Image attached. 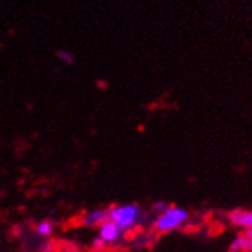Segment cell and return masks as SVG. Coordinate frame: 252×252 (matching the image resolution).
Returning a JSON list of instances; mask_svg holds the SVG:
<instances>
[{
  "label": "cell",
  "instance_id": "obj_4",
  "mask_svg": "<svg viewBox=\"0 0 252 252\" xmlns=\"http://www.w3.org/2000/svg\"><path fill=\"white\" fill-rule=\"evenodd\" d=\"M227 218L228 222L240 231L252 230V209H234L227 215Z\"/></svg>",
  "mask_w": 252,
  "mask_h": 252
},
{
  "label": "cell",
  "instance_id": "obj_3",
  "mask_svg": "<svg viewBox=\"0 0 252 252\" xmlns=\"http://www.w3.org/2000/svg\"><path fill=\"white\" fill-rule=\"evenodd\" d=\"M96 236H98L108 248L122 243L123 239H125V233H123L114 222H111L110 219H107L101 227H98V234H96Z\"/></svg>",
  "mask_w": 252,
  "mask_h": 252
},
{
  "label": "cell",
  "instance_id": "obj_1",
  "mask_svg": "<svg viewBox=\"0 0 252 252\" xmlns=\"http://www.w3.org/2000/svg\"><path fill=\"white\" fill-rule=\"evenodd\" d=\"M108 219L114 222L125 234L134 233L146 220L144 210L137 203L113 204L108 207Z\"/></svg>",
  "mask_w": 252,
  "mask_h": 252
},
{
  "label": "cell",
  "instance_id": "obj_5",
  "mask_svg": "<svg viewBox=\"0 0 252 252\" xmlns=\"http://www.w3.org/2000/svg\"><path fill=\"white\" fill-rule=\"evenodd\" d=\"M108 219V209H92L83 213L81 222L87 228H98Z\"/></svg>",
  "mask_w": 252,
  "mask_h": 252
},
{
  "label": "cell",
  "instance_id": "obj_11",
  "mask_svg": "<svg viewBox=\"0 0 252 252\" xmlns=\"http://www.w3.org/2000/svg\"><path fill=\"white\" fill-rule=\"evenodd\" d=\"M104 252H114V251H108V249H107V251H104Z\"/></svg>",
  "mask_w": 252,
  "mask_h": 252
},
{
  "label": "cell",
  "instance_id": "obj_7",
  "mask_svg": "<svg viewBox=\"0 0 252 252\" xmlns=\"http://www.w3.org/2000/svg\"><path fill=\"white\" fill-rule=\"evenodd\" d=\"M54 231V224L51 222L50 219H42L36 224L35 227V233L39 236V237H50Z\"/></svg>",
  "mask_w": 252,
  "mask_h": 252
},
{
  "label": "cell",
  "instance_id": "obj_9",
  "mask_svg": "<svg viewBox=\"0 0 252 252\" xmlns=\"http://www.w3.org/2000/svg\"><path fill=\"white\" fill-rule=\"evenodd\" d=\"M168 206H170V204L165 203V201H158V203L153 204V212H155L156 215H158V213H162Z\"/></svg>",
  "mask_w": 252,
  "mask_h": 252
},
{
  "label": "cell",
  "instance_id": "obj_10",
  "mask_svg": "<svg viewBox=\"0 0 252 252\" xmlns=\"http://www.w3.org/2000/svg\"><path fill=\"white\" fill-rule=\"evenodd\" d=\"M243 233H246V236L252 240V230H249V231H243Z\"/></svg>",
  "mask_w": 252,
  "mask_h": 252
},
{
  "label": "cell",
  "instance_id": "obj_6",
  "mask_svg": "<svg viewBox=\"0 0 252 252\" xmlns=\"http://www.w3.org/2000/svg\"><path fill=\"white\" fill-rule=\"evenodd\" d=\"M228 252H252V240L246 236V233L240 231L230 243Z\"/></svg>",
  "mask_w": 252,
  "mask_h": 252
},
{
  "label": "cell",
  "instance_id": "obj_8",
  "mask_svg": "<svg viewBox=\"0 0 252 252\" xmlns=\"http://www.w3.org/2000/svg\"><path fill=\"white\" fill-rule=\"evenodd\" d=\"M92 249H93L94 252H104V251L108 249V246H107L98 236H94L93 240H92Z\"/></svg>",
  "mask_w": 252,
  "mask_h": 252
},
{
  "label": "cell",
  "instance_id": "obj_2",
  "mask_svg": "<svg viewBox=\"0 0 252 252\" xmlns=\"http://www.w3.org/2000/svg\"><path fill=\"white\" fill-rule=\"evenodd\" d=\"M191 219V213L182 206L170 204L162 213H158L152 222L153 230L158 234H170L185 228Z\"/></svg>",
  "mask_w": 252,
  "mask_h": 252
}]
</instances>
